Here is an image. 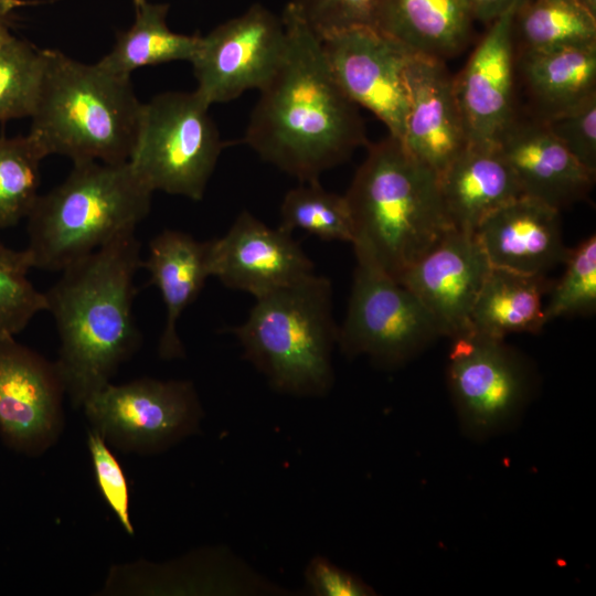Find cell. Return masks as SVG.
Segmentation results:
<instances>
[{"label":"cell","instance_id":"9c48e42d","mask_svg":"<svg viewBox=\"0 0 596 596\" xmlns=\"http://www.w3.org/2000/svg\"><path fill=\"white\" fill-rule=\"evenodd\" d=\"M447 380L466 433L486 438L511 424L529 402L532 374L504 339L473 332L453 338Z\"/></svg>","mask_w":596,"mask_h":596},{"label":"cell","instance_id":"8fae6325","mask_svg":"<svg viewBox=\"0 0 596 596\" xmlns=\"http://www.w3.org/2000/svg\"><path fill=\"white\" fill-rule=\"evenodd\" d=\"M83 406L94 430L117 445L139 450L173 444L191 434L201 417L198 395L188 381L109 382Z\"/></svg>","mask_w":596,"mask_h":596},{"label":"cell","instance_id":"277c9868","mask_svg":"<svg viewBox=\"0 0 596 596\" xmlns=\"http://www.w3.org/2000/svg\"><path fill=\"white\" fill-rule=\"evenodd\" d=\"M353 244L365 247L395 279L448 232L438 177L389 135L370 145L344 194Z\"/></svg>","mask_w":596,"mask_h":596},{"label":"cell","instance_id":"4dcf8cb0","mask_svg":"<svg viewBox=\"0 0 596 596\" xmlns=\"http://www.w3.org/2000/svg\"><path fill=\"white\" fill-rule=\"evenodd\" d=\"M562 277L552 284L544 306L546 321L560 317L590 315L596 309V237L589 235L568 248Z\"/></svg>","mask_w":596,"mask_h":596},{"label":"cell","instance_id":"83f0119b","mask_svg":"<svg viewBox=\"0 0 596 596\" xmlns=\"http://www.w3.org/2000/svg\"><path fill=\"white\" fill-rule=\"evenodd\" d=\"M44 70V49L0 24V121L32 115Z\"/></svg>","mask_w":596,"mask_h":596},{"label":"cell","instance_id":"1f68e13d","mask_svg":"<svg viewBox=\"0 0 596 596\" xmlns=\"http://www.w3.org/2000/svg\"><path fill=\"white\" fill-rule=\"evenodd\" d=\"M289 2L319 38L351 28L377 29L379 0H290Z\"/></svg>","mask_w":596,"mask_h":596},{"label":"cell","instance_id":"8992f818","mask_svg":"<svg viewBox=\"0 0 596 596\" xmlns=\"http://www.w3.org/2000/svg\"><path fill=\"white\" fill-rule=\"evenodd\" d=\"M230 331L272 389L318 397L332 387L338 326L327 277L315 273L256 298L247 319Z\"/></svg>","mask_w":596,"mask_h":596},{"label":"cell","instance_id":"d6a6232c","mask_svg":"<svg viewBox=\"0 0 596 596\" xmlns=\"http://www.w3.org/2000/svg\"><path fill=\"white\" fill-rule=\"evenodd\" d=\"M543 121L579 163L596 173V94Z\"/></svg>","mask_w":596,"mask_h":596},{"label":"cell","instance_id":"6da1fadb","mask_svg":"<svg viewBox=\"0 0 596 596\" xmlns=\"http://www.w3.org/2000/svg\"><path fill=\"white\" fill-rule=\"evenodd\" d=\"M281 20L286 54L259 89L243 140L264 161L315 182L368 143L364 124L333 77L319 36L290 2Z\"/></svg>","mask_w":596,"mask_h":596},{"label":"cell","instance_id":"603a6c76","mask_svg":"<svg viewBox=\"0 0 596 596\" xmlns=\"http://www.w3.org/2000/svg\"><path fill=\"white\" fill-rule=\"evenodd\" d=\"M515 72L544 120L596 94V43L515 53Z\"/></svg>","mask_w":596,"mask_h":596},{"label":"cell","instance_id":"ac0fdd59","mask_svg":"<svg viewBox=\"0 0 596 596\" xmlns=\"http://www.w3.org/2000/svg\"><path fill=\"white\" fill-rule=\"evenodd\" d=\"M498 148L512 169L522 195L558 211L586 199L596 173L586 169L533 116H515L501 136Z\"/></svg>","mask_w":596,"mask_h":596},{"label":"cell","instance_id":"f1b7e54d","mask_svg":"<svg viewBox=\"0 0 596 596\" xmlns=\"http://www.w3.org/2000/svg\"><path fill=\"white\" fill-rule=\"evenodd\" d=\"M43 158L28 135L0 137V232L15 226L31 211L39 196Z\"/></svg>","mask_w":596,"mask_h":596},{"label":"cell","instance_id":"5bb4252c","mask_svg":"<svg viewBox=\"0 0 596 596\" xmlns=\"http://www.w3.org/2000/svg\"><path fill=\"white\" fill-rule=\"evenodd\" d=\"M65 392L55 363L19 343L0 339V436L24 454L43 450L57 433Z\"/></svg>","mask_w":596,"mask_h":596},{"label":"cell","instance_id":"e575fe53","mask_svg":"<svg viewBox=\"0 0 596 596\" xmlns=\"http://www.w3.org/2000/svg\"><path fill=\"white\" fill-rule=\"evenodd\" d=\"M306 582L317 596H368L373 589L355 575L336 566L323 556L313 557L307 565Z\"/></svg>","mask_w":596,"mask_h":596},{"label":"cell","instance_id":"4316f807","mask_svg":"<svg viewBox=\"0 0 596 596\" xmlns=\"http://www.w3.org/2000/svg\"><path fill=\"white\" fill-rule=\"evenodd\" d=\"M279 226L305 231L322 241L353 243V221L344 195L329 192L319 181L290 189L280 205Z\"/></svg>","mask_w":596,"mask_h":596},{"label":"cell","instance_id":"4fadbf2b","mask_svg":"<svg viewBox=\"0 0 596 596\" xmlns=\"http://www.w3.org/2000/svg\"><path fill=\"white\" fill-rule=\"evenodd\" d=\"M211 277L256 298L315 274L292 233L274 228L242 211L228 231L210 241Z\"/></svg>","mask_w":596,"mask_h":596},{"label":"cell","instance_id":"ba28073f","mask_svg":"<svg viewBox=\"0 0 596 596\" xmlns=\"http://www.w3.org/2000/svg\"><path fill=\"white\" fill-rule=\"evenodd\" d=\"M353 248L356 266L337 344L349 358L366 355L379 365L400 366L428 348L439 331L419 300L365 247Z\"/></svg>","mask_w":596,"mask_h":596},{"label":"cell","instance_id":"30bf717a","mask_svg":"<svg viewBox=\"0 0 596 596\" xmlns=\"http://www.w3.org/2000/svg\"><path fill=\"white\" fill-rule=\"evenodd\" d=\"M287 50L281 17L259 3L199 38L190 63L196 94L207 104L227 103L249 89H262Z\"/></svg>","mask_w":596,"mask_h":596},{"label":"cell","instance_id":"7a4b0ae2","mask_svg":"<svg viewBox=\"0 0 596 596\" xmlns=\"http://www.w3.org/2000/svg\"><path fill=\"white\" fill-rule=\"evenodd\" d=\"M140 248L135 232L125 234L64 268L44 291L61 343L55 365L76 406L110 382L140 341L132 315Z\"/></svg>","mask_w":596,"mask_h":596},{"label":"cell","instance_id":"e0dca14e","mask_svg":"<svg viewBox=\"0 0 596 596\" xmlns=\"http://www.w3.org/2000/svg\"><path fill=\"white\" fill-rule=\"evenodd\" d=\"M405 78L408 113L400 142L438 177L468 146L454 77L445 61L412 52Z\"/></svg>","mask_w":596,"mask_h":596},{"label":"cell","instance_id":"8d00e7d4","mask_svg":"<svg viewBox=\"0 0 596 596\" xmlns=\"http://www.w3.org/2000/svg\"><path fill=\"white\" fill-rule=\"evenodd\" d=\"M29 3L24 0H0V24L11 26L15 11Z\"/></svg>","mask_w":596,"mask_h":596},{"label":"cell","instance_id":"9a60e30c","mask_svg":"<svg viewBox=\"0 0 596 596\" xmlns=\"http://www.w3.org/2000/svg\"><path fill=\"white\" fill-rule=\"evenodd\" d=\"M491 269L473 233L451 230L396 279L423 305L440 337L469 331L470 313Z\"/></svg>","mask_w":596,"mask_h":596},{"label":"cell","instance_id":"7402d4cb","mask_svg":"<svg viewBox=\"0 0 596 596\" xmlns=\"http://www.w3.org/2000/svg\"><path fill=\"white\" fill-rule=\"evenodd\" d=\"M468 0H379L377 29L413 53L445 61L467 44Z\"/></svg>","mask_w":596,"mask_h":596},{"label":"cell","instance_id":"d590c367","mask_svg":"<svg viewBox=\"0 0 596 596\" xmlns=\"http://www.w3.org/2000/svg\"><path fill=\"white\" fill-rule=\"evenodd\" d=\"M472 17L476 20L490 24L518 0H468Z\"/></svg>","mask_w":596,"mask_h":596},{"label":"cell","instance_id":"7c38bea8","mask_svg":"<svg viewBox=\"0 0 596 596\" xmlns=\"http://www.w3.org/2000/svg\"><path fill=\"white\" fill-rule=\"evenodd\" d=\"M330 71L343 93L373 113L389 135L403 139L408 113L405 72L411 51L376 28L320 36Z\"/></svg>","mask_w":596,"mask_h":596},{"label":"cell","instance_id":"836d02e7","mask_svg":"<svg viewBox=\"0 0 596 596\" xmlns=\"http://www.w3.org/2000/svg\"><path fill=\"white\" fill-rule=\"evenodd\" d=\"M92 455L99 488L126 531L132 534L129 518V496L124 472L114 455L107 448L104 437L96 430L88 434Z\"/></svg>","mask_w":596,"mask_h":596},{"label":"cell","instance_id":"d6986e66","mask_svg":"<svg viewBox=\"0 0 596 596\" xmlns=\"http://www.w3.org/2000/svg\"><path fill=\"white\" fill-rule=\"evenodd\" d=\"M491 267L546 275L564 263L560 211L521 195L488 215L473 232Z\"/></svg>","mask_w":596,"mask_h":596},{"label":"cell","instance_id":"3957f363","mask_svg":"<svg viewBox=\"0 0 596 596\" xmlns=\"http://www.w3.org/2000/svg\"><path fill=\"white\" fill-rule=\"evenodd\" d=\"M142 103L130 77L44 49V70L28 136L44 157L73 163L127 162Z\"/></svg>","mask_w":596,"mask_h":596},{"label":"cell","instance_id":"44dd1931","mask_svg":"<svg viewBox=\"0 0 596 596\" xmlns=\"http://www.w3.org/2000/svg\"><path fill=\"white\" fill-rule=\"evenodd\" d=\"M141 267L149 272L150 283L166 306L159 353L167 360L182 358L184 349L177 323L211 277L210 241L199 242L184 232L163 230L149 242V254Z\"/></svg>","mask_w":596,"mask_h":596},{"label":"cell","instance_id":"ffe728a7","mask_svg":"<svg viewBox=\"0 0 596 596\" xmlns=\"http://www.w3.org/2000/svg\"><path fill=\"white\" fill-rule=\"evenodd\" d=\"M438 190L451 227L468 233L522 195L498 146L468 145L438 175Z\"/></svg>","mask_w":596,"mask_h":596},{"label":"cell","instance_id":"484cf974","mask_svg":"<svg viewBox=\"0 0 596 596\" xmlns=\"http://www.w3.org/2000/svg\"><path fill=\"white\" fill-rule=\"evenodd\" d=\"M512 39L514 53L596 43V14L578 0H518Z\"/></svg>","mask_w":596,"mask_h":596},{"label":"cell","instance_id":"f35d334b","mask_svg":"<svg viewBox=\"0 0 596 596\" xmlns=\"http://www.w3.org/2000/svg\"><path fill=\"white\" fill-rule=\"evenodd\" d=\"M134 1V4L135 7L141 4L142 2H145L146 0H132Z\"/></svg>","mask_w":596,"mask_h":596},{"label":"cell","instance_id":"74e56055","mask_svg":"<svg viewBox=\"0 0 596 596\" xmlns=\"http://www.w3.org/2000/svg\"><path fill=\"white\" fill-rule=\"evenodd\" d=\"M592 13L596 14V0H578Z\"/></svg>","mask_w":596,"mask_h":596},{"label":"cell","instance_id":"d4e9b609","mask_svg":"<svg viewBox=\"0 0 596 596\" xmlns=\"http://www.w3.org/2000/svg\"><path fill=\"white\" fill-rule=\"evenodd\" d=\"M136 8L132 25L117 34L111 50L98 62L106 71L130 77L140 67L174 61H188L193 56L199 34L173 32L167 24L169 6L147 0Z\"/></svg>","mask_w":596,"mask_h":596},{"label":"cell","instance_id":"52a82bcc","mask_svg":"<svg viewBox=\"0 0 596 596\" xmlns=\"http://www.w3.org/2000/svg\"><path fill=\"white\" fill-rule=\"evenodd\" d=\"M209 108L195 91L142 103L128 162L152 192L202 200L224 147Z\"/></svg>","mask_w":596,"mask_h":596},{"label":"cell","instance_id":"cb8c5ba5","mask_svg":"<svg viewBox=\"0 0 596 596\" xmlns=\"http://www.w3.org/2000/svg\"><path fill=\"white\" fill-rule=\"evenodd\" d=\"M552 284L546 275L491 267L473 304L469 331L494 339L540 332L547 322L543 296Z\"/></svg>","mask_w":596,"mask_h":596},{"label":"cell","instance_id":"f546056e","mask_svg":"<svg viewBox=\"0 0 596 596\" xmlns=\"http://www.w3.org/2000/svg\"><path fill=\"white\" fill-rule=\"evenodd\" d=\"M31 268L25 249H12L0 240V339L17 336L46 310L44 292L29 279Z\"/></svg>","mask_w":596,"mask_h":596},{"label":"cell","instance_id":"2e32d148","mask_svg":"<svg viewBox=\"0 0 596 596\" xmlns=\"http://www.w3.org/2000/svg\"><path fill=\"white\" fill-rule=\"evenodd\" d=\"M514 7L492 21L466 66L454 77V89L468 145L498 146L514 119Z\"/></svg>","mask_w":596,"mask_h":596},{"label":"cell","instance_id":"5b68a950","mask_svg":"<svg viewBox=\"0 0 596 596\" xmlns=\"http://www.w3.org/2000/svg\"><path fill=\"white\" fill-rule=\"evenodd\" d=\"M152 191L129 162L74 163L66 179L39 194L28 219L33 268L62 272L114 240L136 232Z\"/></svg>","mask_w":596,"mask_h":596}]
</instances>
